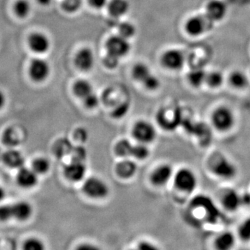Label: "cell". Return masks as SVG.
Returning <instances> with one entry per match:
<instances>
[{
	"label": "cell",
	"instance_id": "1",
	"mask_svg": "<svg viewBox=\"0 0 250 250\" xmlns=\"http://www.w3.org/2000/svg\"><path fill=\"white\" fill-rule=\"evenodd\" d=\"M212 122L215 129L220 131H228L234 125V114L228 106H220L212 114Z\"/></svg>",
	"mask_w": 250,
	"mask_h": 250
},
{
	"label": "cell",
	"instance_id": "2",
	"mask_svg": "<svg viewBox=\"0 0 250 250\" xmlns=\"http://www.w3.org/2000/svg\"><path fill=\"white\" fill-rule=\"evenodd\" d=\"M83 190L87 196L97 200L105 198L109 193L107 184L101 179L95 177H90L85 180Z\"/></svg>",
	"mask_w": 250,
	"mask_h": 250
},
{
	"label": "cell",
	"instance_id": "3",
	"mask_svg": "<svg viewBox=\"0 0 250 250\" xmlns=\"http://www.w3.org/2000/svg\"><path fill=\"white\" fill-rule=\"evenodd\" d=\"M174 184L179 190L186 192H191L196 188V175L190 169L184 167L177 171L174 177Z\"/></svg>",
	"mask_w": 250,
	"mask_h": 250
},
{
	"label": "cell",
	"instance_id": "4",
	"mask_svg": "<svg viewBox=\"0 0 250 250\" xmlns=\"http://www.w3.org/2000/svg\"><path fill=\"white\" fill-rule=\"evenodd\" d=\"M132 134L139 143L148 144L156 139V130L152 123L147 121H140L134 125Z\"/></svg>",
	"mask_w": 250,
	"mask_h": 250
},
{
	"label": "cell",
	"instance_id": "5",
	"mask_svg": "<svg viewBox=\"0 0 250 250\" xmlns=\"http://www.w3.org/2000/svg\"><path fill=\"white\" fill-rule=\"evenodd\" d=\"M108 54L121 59L129 54L131 46L128 39L118 35L109 38L106 42Z\"/></svg>",
	"mask_w": 250,
	"mask_h": 250
},
{
	"label": "cell",
	"instance_id": "6",
	"mask_svg": "<svg viewBox=\"0 0 250 250\" xmlns=\"http://www.w3.org/2000/svg\"><path fill=\"white\" fill-rule=\"evenodd\" d=\"M29 75L36 82H42L47 80L50 73V67L47 61L37 58L33 59L29 65Z\"/></svg>",
	"mask_w": 250,
	"mask_h": 250
},
{
	"label": "cell",
	"instance_id": "7",
	"mask_svg": "<svg viewBox=\"0 0 250 250\" xmlns=\"http://www.w3.org/2000/svg\"><path fill=\"white\" fill-rule=\"evenodd\" d=\"M163 65L172 70L182 69L185 62V57L183 52L177 49H170L163 54L161 58Z\"/></svg>",
	"mask_w": 250,
	"mask_h": 250
},
{
	"label": "cell",
	"instance_id": "8",
	"mask_svg": "<svg viewBox=\"0 0 250 250\" xmlns=\"http://www.w3.org/2000/svg\"><path fill=\"white\" fill-rule=\"evenodd\" d=\"M213 22L207 17L202 16H194L188 20L186 23V30L189 35L198 36L202 35L207 28H208V23Z\"/></svg>",
	"mask_w": 250,
	"mask_h": 250
},
{
	"label": "cell",
	"instance_id": "9",
	"mask_svg": "<svg viewBox=\"0 0 250 250\" xmlns=\"http://www.w3.org/2000/svg\"><path fill=\"white\" fill-rule=\"evenodd\" d=\"M86 174V166L82 161H72L64 168V174L68 180L73 182H80Z\"/></svg>",
	"mask_w": 250,
	"mask_h": 250
},
{
	"label": "cell",
	"instance_id": "10",
	"mask_svg": "<svg viewBox=\"0 0 250 250\" xmlns=\"http://www.w3.org/2000/svg\"><path fill=\"white\" fill-rule=\"evenodd\" d=\"M173 176V169L170 165L163 164L156 167L151 174V182L156 187L166 185Z\"/></svg>",
	"mask_w": 250,
	"mask_h": 250
},
{
	"label": "cell",
	"instance_id": "11",
	"mask_svg": "<svg viewBox=\"0 0 250 250\" xmlns=\"http://www.w3.org/2000/svg\"><path fill=\"white\" fill-rule=\"evenodd\" d=\"M227 5L222 0H211L207 6V17L211 22H218L226 16Z\"/></svg>",
	"mask_w": 250,
	"mask_h": 250
},
{
	"label": "cell",
	"instance_id": "12",
	"mask_svg": "<svg viewBox=\"0 0 250 250\" xmlns=\"http://www.w3.org/2000/svg\"><path fill=\"white\" fill-rule=\"evenodd\" d=\"M28 43L32 52L40 54L46 53L50 47L48 37L42 33H33L29 36Z\"/></svg>",
	"mask_w": 250,
	"mask_h": 250
},
{
	"label": "cell",
	"instance_id": "13",
	"mask_svg": "<svg viewBox=\"0 0 250 250\" xmlns=\"http://www.w3.org/2000/svg\"><path fill=\"white\" fill-rule=\"evenodd\" d=\"M213 171L218 177L223 179H233L237 173V169L234 164L225 158L215 163L213 167Z\"/></svg>",
	"mask_w": 250,
	"mask_h": 250
},
{
	"label": "cell",
	"instance_id": "14",
	"mask_svg": "<svg viewBox=\"0 0 250 250\" xmlns=\"http://www.w3.org/2000/svg\"><path fill=\"white\" fill-rule=\"evenodd\" d=\"M75 63L77 68L82 71H89L95 63L93 52L89 48H83L77 52L75 58Z\"/></svg>",
	"mask_w": 250,
	"mask_h": 250
},
{
	"label": "cell",
	"instance_id": "15",
	"mask_svg": "<svg viewBox=\"0 0 250 250\" xmlns=\"http://www.w3.org/2000/svg\"><path fill=\"white\" fill-rule=\"evenodd\" d=\"M17 182L24 188H31L38 183L37 174L32 169L27 168L24 166L20 168L17 174Z\"/></svg>",
	"mask_w": 250,
	"mask_h": 250
},
{
	"label": "cell",
	"instance_id": "16",
	"mask_svg": "<svg viewBox=\"0 0 250 250\" xmlns=\"http://www.w3.org/2000/svg\"><path fill=\"white\" fill-rule=\"evenodd\" d=\"M222 203L225 209L229 211H235L242 206L241 195L236 190L229 189L224 193Z\"/></svg>",
	"mask_w": 250,
	"mask_h": 250
},
{
	"label": "cell",
	"instance_id": "17",
	"mask_svg": "<svg viewBox=\"0 0 250 250\" xmlns=\"http://www.w3.org/2000/svg\"><path fill=\"white\" fill-rule=\"evenodd\" d=\"M138 170V166L134 161L125 159L116 165V174L122 179H130L134 177Z\"/></svg>",
	"mask_w": 250,
	"mask_h": 250
},
{
	"label": "cell",
	"instance_id": "18",
	"mask_svg": "<svg viewBox=\"0 0 250 250\" xmlns=\"http://www.w3.org/2000/svg\"><path fill=\"white\" fill-rule=\"evenodd\" d=\"M3 161L11 168H21L24 164V159L19 151L11 149L6 151L3 155Z\"/></svg>",
	"mask_w": 250,
	"mask_h": 250
},
{
	"label": "cell",
	"instance_id": "19",
	"mask_svg": "<svg viewBox=\"0 0 250 250\" xmlns=\"http://www.w3.org/2000/svg\"><path fill=\"white\" fill-rule=\"evenodd\" d=\"M129 5L126 0H111L108 4V13L111 17L119 18L128 12Z\"/></svg>",
	"mask_w": 250,
	"mask_h": 250
},
{
	"label": "cell",
	"instance_id": "20",
	"mask_svg": "<svg viewBox=\"0 0 250 250\" xmlns=\"http://www.w3.org/2000/svg\"><path fill=\"white\" fill-rule=\"evenodd\" d=\"M14 218L18 220H27L32 213V208L29 203L26 202H19L12 206Z\"/></svg>",
	"mask_w": 250,
	"mask_h": 250
},
{
	"label": "cell",
	"instance_id": "21",
	"mask_svg": "<svg viewBox=\"0 0 250 250\" xmlns=\"http://www.w3.org/2000/svg\"><path fill=\"white\" fill-rule=\"evenodd\" d=\"M235 244V237L232 233H222L217 237L215 241V248L219 250H229L231 249Z\"/></svg>",
	"mask_w": 250,
	"mask_h": 250
},
{
	"label": "cell",
	"instance_id": "22",
	"mask_svg": "<svg viewBox=\"0 0 250 250\" xmlns=\"http://www.w3.org/2000/svg\"><path fill=\"white\" fill-rule=\"evenodd\" d=\"M230 84L236 89H243L246 88L249 83V79L244 72L236 70L229 76Z\"/></svg>",
	"mask_w": 250,
	"mask_h": 250
},
{
	"label": "cell",
	"instance_id": "23",
	"mask_svg": "<svg viewBox=\"0 0 250 250\" xmlns=\"http://www.w3.org/2000/svg\"><path fill=\"white\" fill-rule=\"evenodd\" d=\"M72 146L71 142L67 139H60L55 143L54 146V152L59 158L70 155Z\"/></svg>",
	"mask_w": 250,
	"mask_h": 250
},
{
	"label": "cell",
	"instance_id": "24",
	"mask_svg": "<svg viewBox=\"0 0 250 250\" xmlns=\"http://www.w3.org/2000/svg\"><path fill=\"white\" fill-rule=\"evenodd\" d=\"M73 92L78 98L83 99L93 93V86L89 82L85 80H80L73 85Z\"/></svg>",
	"mask_w": 250,
	"mask_h": 250
},
{
	"label": "cell",
	"instance_id": "25",
	"mask_svg": "<svg viewBox=\"0 0 250 250\" xmlns=\"http://www.w3.org/2000/svg\"><path fill=\"white\" fill-rule=\"evenodd\" d=\"M207 72L201 68L194 69L188 75L189 83L195 88L201 86L205 83Z\"/></svg>",
	"mask_w": 250,
	"mask_h": 250
},
{
	"label": "cell",
	"instance_id": "26",
	"mask_svg": "<svg viewBox=\"0 0 250 250\" xmlns=\"http://www.w3.org/2000/svg\"><path fill=\"white\" fill-rule=\"evenodd\" d=\"M134 145L126 139H122L118 141L115 146L114 151L116 155L120 157L126 158L131 156Z\"/></svg>",
	"mask_w": 250,
	"mask_h": 250
},
{
	"label": "cell",
	"instance_id": "27",
	"mask_svg": "<svg viewBox=\"0 0 250 250\" xmlns=\"http://www.w3.org/2000/svg\"><path fill=\"white\" fill-rule=\"evenodd\" d=\"M225 77L220 71H212L207 74L205 83L212 88H218L223 84Z\"/></svg>",
	"mask_w": 250,
	"mask_h": 250
},
{
	"label": "cell",
	"instance_id": "28",
	"mask_svg": "<svg viewBox=\"0 0 250 250\" xmlns=\"http://www.w3.org/2000/svg\"><path fill=\"white\" fill-rule=\"evenodd\" d=\"M151 72L149 67L146 64L139 62L133 67L132 76L135 80L138 82H143L149 75Z\"/></svg>",
	"mask_w": 250,
	"mask_h": 250
},
{
	"label": "cell",
	"instance_id": "29",
	"mask_svg": "<svg viewBox=\"0 0 250 250\" xmlns=\"http://www.w3.org/2000/svg\"><path fill=\"white\" fill-rule=\"evenodd\" d=\"M2 141L5 146L10 147H16L21 142L16 131L11 128L5 130L2 136Z\"/></svg>",
	"mask_w": 250,
	"mask_h": 250
},
{
	"label": "cell",
	"instance_id": "30",
	"mask_svg": "<svg viewBox=\"0 0 250 250\" xmlns=\"http://www.w3.org/2000/svg\"><path fill=\"white\" fill-rule=\"evenodd\" d=\"M30 10V3L27 0H18L15 3L14 11L19 18L27 17Z\"/></svg>",
	"mask_w": 250,
	"mask_h": 250
},
{
	"label": "cell",
	"instance_id": "31",
	"mask_svg": "<svg viewBox=\"0 0 250 250\" xmlns=\"http://www.w3.org/2000/svg\"><path fill=\"white\" fill-rule=\"evenodd\" d=\"M149 153L150 152L149 148L147 147V144L140 143L139 144L134 145L131 156L139 160H144L149 156Z\"/></svg>",
	"mask_w": 250,
	"mask_h": 250
},
{
	"label": "cell",
	"instance_id": "32",
	"mask_svg": "<svg viewBox=\"0 0 250 250\" xmlns=\"http://www.w3.org/2000/svg\"><path fill=\"white\" fill-rule=\"evenodd\" d=\"M50 167L48 160L45 158H38L32 163V170L37 174L47 173Z\"/></svg>",
	"mask_w": 250,
	"mask_h": 250
},
{
	"label": "cell",
	"instance_id": "33",
	"mask_svg": "<svg viewBox=\"0 0 250 250\" xmlns=\"http://www.w3.org/2000/svg\"><path fill=\"white\" fill-rule=\"evenodd\" d=\"M118 31L120 36H123L125 39H129L136 34V28L131 23L124 22L118 24Z\"/></svg>",
	"mask_w": 250,
	"mask_h": 250
},
{
	"label": "cell",
	"instance_id": "34",
	"mask_svg": "<svg viewBox=\"0 0 250 250\" xmlns=\"http://www.w3.org/2000/svg\"><path fill=\"white\" fill-rule=\"evenodd\" d=\"M70 155L71 156L72 161L85 162L87 158V151L82 146H77V147H72Z\"/></svg>",
	"mask_w": 250,
	"mask_h": 250
},
{
	"label": "cell",
	"instance_id": "35",
	"mask_svg": "<svg viewBox=\"0 0 250 250\" xmlns=\"http://www.w3.org/2000/svg\"><path fill=\"white\" fill-rule=\"evenodd\" d=\"M82 0H63L62 8L65 12L75 13L80 9Z\"/></svg>",
	"mask_w": 250,
	"mask_h": 250
},
{
	"label": "cell",
	"instance_id": "36",
	"mask_svg": "<svg viewBox=\"0 0 250 250\" xmlns=\"http://www.w3.org/2000/svg\"><path fill=\"white\" fill-rule=\"evenodd\" d=\"M238 235L244 241H250V218L246 219L238 229Z\"/></svg>",
	"mask_w": 250,
	"mask_h": 250
},
{
	"label": "cell",
	"instance_id": "37",
	"mask_svg": "<svg viewBox=\"0 0 250 250\" xmlns=\"http://www.w3.org/2000/svg\"><path fill=\"white\" fill-rule=\"evenodd\" d=\"M23 249L25 250H42L44 245L40 240L37 238H30L24 243Z\"/></svg>",
	"mask_w": 250,
	"mask_h": 250
},
{
	"label": "cell",
	"instance_id": "38",
	"mask_svg": "<svg viewBox=\"0 0 250 250\" xmlns=\"http://www.w3.org/2000/svg\"><path fill=\"white\" fill-rule=\"evenodd\" d=\"M142 83L147 89L150 90H156L160 85V82H159V79L154 76L152 74H150L146 80L143 81Z\"/></svg>",
	"mask_w": 250,
	"mask_h": 250
},
{
	"label": "cell",
	"instance_id": "39",
	"mask_svg": "<svg viewBox=\"0 0 250 250\" xmlns=\"http://www.w3.org/2000/svg\"><path fill=\"white\" fill-rule=\"evenodd\" d=\"M83 100L85 107L90 108V109L98 107L99 103H100L98 95L94 93L93 92L87 95L85 98L83 99Z\"/></svg>",
	"mask_w": 250,
	"mask_h": 250
},
{
	"label": "cell",
	"instance_id": "40",
	"mask_svg": "<svg viewBox=\"0 0 250 250\" xmlns=\"http://www.w3.org/2000/svg\"><path fill=\"white\" fill-rule=\"evenodd\" d=\"M12 218H14L12 206H0V220L1 221H6V220Z\"/></svg>",
	"mask_w": 250,
	"mask_h": 250
},
{
	"label": "cell",
	"instance_id": "41",
	"mask_svg": "<svg viewBox=\"0 0 250 250\" xmlns=\"http://www.w3.org/2000/svg\"><path fill=\"white\" fill-rule=\"evenodd\" d=\"M119 60L120 59L118 57L108 53L104 59V64L108 69H114L118 66Z\"/></svg>",
	"mask_w": 250,
	"mask_h": 250
},
{
	"label": "cell",
	"instance_id": "42",
	"mask_svg": "<svg viewBox=\"0 0 250 250\" xmlns=\"http://www.w3.org/2000/svg\"><path fill=\"white\" fill-rule=\"evenodd\" d=\"M74 137H75L76 141H80L81 143H84L87 141L88 137V132L86 130L83 128H78L75 131L74 134Z\"/></svg>",
	"mask_w": 250,
	"mask_h": 250
},
{
	"label": "cell",
	"instance_id": "43",
	"mask_svg": "<svg viewBox=\"0 0 250 250\" xmlns=\"http://www.w3.org/2000/svg\"><path fill=\"white\" fill-rule=\"evenodd\" d=\"M128 109H129V105L127 104L124 103L118 105L116 109L113 112V116L116 117V118H121L122 116L126 114Z\"/></svg>",
	"mask_w": 250,
	"mask_h": 250
},
{
	"label": "cell",
	"instance_id": "44",
	"mask_svg": "<svg viewBox=\"0 0 250 250\" xmlns=\"http://www.w3.org/2000/svg\"><path fill=\"white\" fill-rule=\"evenodd\" d=\"M88 2L94 9H101L107 4V0H88Z\"/></svg>",
	"mask_w": 250,
	"mask_h": 250
},
{
	"label": "cell",
	"instance_id": "45",
	"mask_svg": "<svg viewBox=\"0 0 250 250\" xmlns=\"http://www.w3.org/2000/svg\"><path fill=\"white\" fill-rule=\"evenodd\" d=\"M139 249L141 250H155L156 248L153 246L152 243H147V242H143L140 243L139 246Z\"/></svg>",
	"mask_w": 250,
	"mask_h": 250
},
{
	"label": "cell",
	"instance_id": "46",
	"mask_svg": "<svg viewBox=\"0 0 250 250\" xmlns=\"http://www.w3.org/2000/svg\"><path fill=\"white\" fill-rule=\"evenodd\" d=\"M242 205L250 206V192H246L241 195Z\"/></svg>",
	"mask_w": 250,
	"mask_h": 250
},
{
	"label": "cell",
	"instance_id": "47",
	"mask_svg": "<svg viewBox=\"0 0 250 250\" xmlns=\"http://www.w3.org/2000/svg\"><path fill=\"white\" fill-rule=\"evenodd\" d=\"M5 103H6V98L4 93L1 90H0V109L4 106Z\"/></svg>",
	"mask_w": 250,
	"mask_h": 250
},
{
	"label": "cell",
	"instance_id": "48",
	"mask_svg": "<svg viewBox=\"0 0 250 250\" xmlns=\"http://www.w3.org/2000/svg\"><path fill=\"white\" fill-rule=\"evenodd\" d=\"M37 1L42 6H47L52 2V0H37Z\"/></svg>",
	"mask_w": 250,
	"mask_h": 250
},
{
	"label": "cell",
	"instance_id": "49",
	"mask_svg": "<svg viewBox=\"0 0 250 250\" xmlns=\"http://www.w3.org/2000/svg\"><path fill=\"white\" fill-rule=\"evenodd\" d=\"M5 197V191L2 188L0 187V201L3 200Z\"/></svg>",
	"mask_w": 250,
	"mask_h": 250
}]
</instances>
